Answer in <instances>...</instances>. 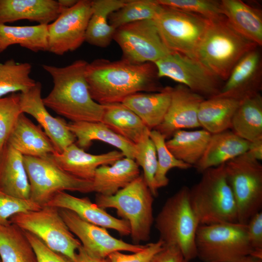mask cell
Listing matches in <instances>:
<instances>
[{
    "instance_id": "cell-1",
    "label": "cell",
    "mask_w": 262,
    "mask_h": 262,
    "mask_svg": "<svg viewBox=\"0 0 262 262\" xmlns=\"http://www.w3.org/2000/svg\"><path fill=\"white\" fill-rule=\"evenodd\" d=\"M85 77L92 98L101 105L122 102L136 93L158 92L164 88L155 64L150 62L98 59L87 63Z\"/></svg>"
},
{
    "instance_id": "cell-2",
    "label": "cell",
    "mask_w": 262,
    "mask_h": 262,
    "mask_svg": "<svg viewBox=\"0 0 262 262\" xmlns=\"http://www.w3.org/2000/svg\"><path fill=\"white\" fill-rule=\"evenodd\" d=\"M87 63L77 60L64 67L43 65L53 86L43 98L46 107L72 122H101L103 106L92 98L85 77Z\"/></svg>"
},
{
    "instance_id": "cell-3",
    "label": "cell",
    "mask_w": 262,
    "mask_h": 262,
    "mask_svg": "<svg viewBox=\"0 0 262 262\" xmlns=\"http://www.w3.org/2000/svg\"><path fill=\"white\" fill-rule=\"evenodd\" d=\"M258 47L237 33L224 17L210 21L195 59L225 82L238 62Z\"/></svg>"
},
{
    "instance_id": "cell-4",
    "label": "cell",
    "mask_w": 262,
    "mask_h": 262,
    "mask_svg": "<svg viewBox=\"0 0 262 262\" xmlns=\"http://www.w3.org/2000/svg\"><path fill=\"white\" fill-rule=\"evenodd\" d=\"M189 188L191 206L200 224L237 223V208L226 178L224 164L209 168Z\"/></svg>"
},
{
    "instance_id": "cell-5",
    "label": "cell",
    "mask_w": 262,
    "mask_h": 262,
    "mask_svg": "<svg viewBox=\"0 0 262 262\" xmlns=\"http://www.w3.org/2000/svg\"><path fill=\"white\" fill-rule=\"evenodd\" d=\"M154 221L164 245L177 246L188 262L197 257L196 237L200 224L190 202L188 187L182 186L166 200Z\"/></svg>"
},
{
    "instance_id": "cell-6",
    "label": "cell",
    "mask_w": 262,
    "mask_h": 262,
    "mask_svg": "<svg viewBox=\"0 0 262 262\" xmlns=\"http://www.w3.org/2000/svg\"><path fill=\"white\" fill-rule=\"evenodd\" d=\"M154 196L143 175L112 196L97 194L95 203L105 210L114 208L130 225L132 244H140L150 239L154 221L153 215Z\"/></svg>"
},
{
    "instance_id": "cell-7",
    "label": "cell",
    "mask_w": 262,
    "mask_h": 262,
    "mask_svg": "<svg viewBox=\"0 0 262 262\" xmlns=\"http://www.w3.org/2000/svg\"><path fill=\"white\" fill-rule=\"evenodd\" d=\"M196 245L202 262H228L253 253L246 225L238 222L199 225Z\"/></svg>"
},
{
    "instance_id": "cell-8",
    "label": "cell",
    "mask_w": 262,
    "mask_h": 262,
    "mask_svg": "<svg viewBox=\"0 0 262 262\" xmlns=\"http://www.w3.org/2000/svg\"><path fill=\"white\" fill-rule=\"evenodd\" d=\"M237 208L238 223L246 225L262 209V164L247 152L224 164Z\"/></svg>"
},
{
    "instance_id": "cell-9",
    "label": "cell",
    "mask_w": 262,
    "mask_h": 262,
    "mask_svg": "<svg viewBox=\"0 0 262 262\" xmlns=\"http://www.w3.org/2000/svg\"><path fill=\"white\" fill-rule=\"evenodd\" d=\"M9 221L38 237L49 248L75 262L82 245L69 230L58 209L45 206L41 209L12 216Z\"/></svg>"
},
{
    "instance_id": "cell-10",
    "label": "cell",
    "mask_w": 262,
    "mask_h": 262,
    "mask_svg": "<svg viewBox=\"0 0 262 262\" xmlns=\"http://www.w3.org/2000/svg\"><path fill=\"white\" fill-rule=\"evenodd\" d=\"M30 186V198L42 207L58 192H93L92 181L78 178L63 170L49 158L23 156Z\"/></svg>"
},
{
    "instance_id": "cell-11",
    "label": "cell",
    "mask_w": 262,
    "mask_h": 262,
    "mask_svg": "<svg viewBox=\"0 0 262 262\" xmlns=\"http://www.w3.org/2000/svg\"><path fill=\"white\" fill-rule=\"evenodd\" d=\"M153 20L162 40L171 51L195 59L196 48L209 20L164 6Z\"/></svg>"
},
{
    "instance_id": "cell-12",
    "label": "cell",
    "mask_w": 262,
    "mask_h": 262,
    "mask_svg": "<svg viewBox=\"0 0 262 262\" xmlns=\"http://www.w3.org/2000/svg\"><path fill=\"white\" fill-rule=\"evenodd\" d=\"M114 40L122 59L134 64L153 63L171 51L162 40L154 20L134 22L116 29Z\"/></svg>"
},
{
    "instance_id": "cell-13",
    "label": "cell",
    "mask_w": 262,
    "mask_h": 262,
    "mask_svg": "<svg viewBox=\"0 0 262 262\" xmlns=\"http://www.w3.org/2000/svg\"><path fill=\"white\" fill-rule=\"evenodd\" d=\"M160 78H169L205 99L218 95L224 83L196 60L171 52L154 63Z\"/></svg>"
},
{
    "instance_id": "cell-14",
    "label": "cell",
    "mask_w": 262,
    "mask_h": 262,
    "mask_svg": "<svg viewBox=\"0 0 262 262\" xmlns=\"http://www.w3.org/2000/svg\"><path fill=\"white\" fill-rule=\"evenodd\" d=\"M92 12L90 0H78L73 6L62 10L57 18L48 25V51L62 56L80 47L85 42Z\"/></svg>"
},
{
    "instance_id": "cell-15",
    "label": "cell",
    "mask_w": 262,
    "mask_h": 262,
    "mask_svg": "<svg viewBox=\"0 0 262 262\" xmlns=\"http://www.w3.org/2000/svg\"><path fill=\"white\" fill-rule=\"evenodd\" d=\"M59 210L69 230L77 237L86 252L92 256L107 258L116 251L135 253L142 250L146 246V245L128 243L115 238L106 229L85 221L70 210Z\"/></svg>"
},
{
    "instance_id": "cell-16",
    "label": "cell",
    "mask_w": 262,
    "mask_h": 262,
    "mask_svg": "<svg viewBox=\"0 0 262 262\" xmlns=\"http://www.w3.org/2000/svg\"><path fill=\"white\" fill-rule=\"evenodd\" d=\"M41 92L42 84L37 82L28 91L20 93L21 110L35 119L51 141L56 152L61 153L75 143L76 138L64 118L53 117L49 114L43 102Z\"/></svg>"
},
{
    "instance_id": "cell-17",
    "label": "cell",
    "mask_w": 262,
    "mask_h": 262,
    "mask_svg": "<svg viewBox=\"0 0 262 262\" xmlns=\"http://www.w3.org/2000/svg\"><path fill=\"white\" fill-rule=\"evenodd\" d=\"M262 90V59L258 47L238 62L216 96L242 101L260 94Z\"/></svg>"
},
{
    "instance_id": "cell-18",
    "label": "cell",
    "mask_w": 262,
    "mask_h": 262,
    "mask_svg": "<svg viewBox=\"0 0 262 262\" xmlns=\"http://www.w3.org/2000/svg\"><path fill=\"white\" fill-rule=\"evenodd\" d=\"M205 99L182 84L172 87L167 111L163 121L154 130L168 139L177 131L200 127L198 112Z\"/></svg>"
},
{
    "instance_id": "cell-19",
    "label": "cell",
    "mask_w": 262,
    "mask_h": 262,
    "mask_svg": "<svg viewBox=\"0 0 262 262\" xmlns=\"http://www.w3.org/2000/svg\"><path fill=\"white\" fill-rule=\"evenodd\" d=\"M45 206L70 210L88 223L115 230L122 236L130 235V227L127 221L110 215L87 197H78L65 191L59 192Z\"/></svg>"
},
{
    "instance_id": "cell-20",
    "label": "cell",
    "mask_w": 262,
    "mask_h": 262,
    "mask_svg": "<svg viewBox=\"0 0 262 262\" xmlns=\"http://www.w3.org/2000/svg\"><path fill=\"white\" fill-rule=\"evenodd\" d=\"M60 168L80 179L92 181L96 169L103 165H110L124 157L121 152L111 151L101 154L88 153L75 143L62 152L49 155Z\"/></svg>"
},
{
    "instance_id": "cell-21",
    "label": "cell",
    "mask_w": 262,
    "mask_h": 262,
    "mask_svg": "<svg viewBox=\"0 0 262 262\" xmlns=\"http://www.w3.org/2000/svg\"><path fill=\"white\" fill-rule=\"evenodd\" d=\"M62 9L55 0H0V23L26 19L38 24L49 25Z\"/></svg>"
},
{
    "instance_id": "cell-22",
    "label": "cell",
    "mask_w": 262,
    "mask_h": 262,
    "mask_svg": "<svg viewBox=\"0 0 262 262\" xmlns=\"http://www.w3.org/2000/svg\"><path fill=\"white\" fill-rule=\"evenodd\" d=\"M7 143L23 156L45 157L56 152L51 141L43 129L24 113L18 118Z\"/></svg>"
},
{
    "instance_id": "cell-23",
    "label": "cell",
    "mask_w": 262,
    "mask_h": 262,
    "mask_svg": "<svg viewBox=\"0 0 262 262\" xmlns=\"http://www.w3.org/2000/svg\"><path fill=\"white\" fill-rule=\"evenodd\" d=\"M249 143L230 130L212 134L202 157L194 167L202 173L209 168L225 164L246 153Z\"/></svg>"
},
{
    "instance_id": "cell-24",
    "label": "cell",
    "mask_w": 262,
    "mask_h": 262,
    "mask_svg": "<svg viewBox=\"0 0 262 262\" xmlns=\"http://www.w3.org/2000/svg\"><path fill=\"white\" fill-rule=\"evenodd\" d=\"M0 191L21 198L30 196L23 156L7 143L0 152Z\"/></svg>"
},
{
    "instance_id": "cell-25",
    "label": "cell",
    "mask_w": 262,
    "mask_h": 262,
    "mask_svg": "<svg viewBox=\"0 0 262 262\" xmlns=\"http://www.w3.org/2000/svg\"><path fill=\"white\" fill-rule=\"evenodd\" d=\"M221 8L230 26L241 35L262 45V12L241 0H222Z\"/></svg>"
},
{
    "instance_id": "cell-26",
    "label": "cell",
    "mask_w": 262,
    "mask_h": 262,
    "mask_svg": "<svg viewBox=\"0 0 262 262\" xmlns=\"http://www.w3.org/2000/svg\"><path fill=\"white\" fill-rule=\"evenodd\" d=\"M139 167L134 160L125 157L112 164L98 167L92 180L93 192L115 195L140 175Z\"/></svg>"
},
{
    "instance_id": "cell-27",
    "label": "cell",
    "mask_w": 262,
    "mask_h": 262,
    "mask_svg": "<svg viewBox=\"0 0 262 262\" xmlns=\"http://www.w3.org/2000/svg\"><path fill=\"white\" fill-rule=\"evenodd\" d=\"M172 88L166 86L158 92L136 93L125 98L122 103L151 131L157 127L164 117L170 105Z\"/></svg>"
},
{
    "instance_id": "cell-28",
    "label": "cell",
    "mask_w": 262,
    "mask_h": 262,
    "mask_svg": "<svg viewBox=\"0 0 262 262\" xmlns=\"http://www.w3.org/2000/svg\"><path fill=\"white\" fill-rule=\"evenodd\" d=\"M68 127L76 138L75 144L84 150L93 141L98 140L117 148L125 157L134 159L135 145L114 132L102 122H71L68 123Z\"/></svg>"
},
{
    "instance_id": "cell-29",
    "label": "cell",
    "mask_w": 262,
    "mask_h": 262,
    "mask_svg": "<svg viewBox=\"0 0 262 262\" xmlns=\"http://www.w3.org/2000/svg\"><path fill=\"white\" fill-rule=\"evenodd\" d=\"M241 101L214 96L200 104L198 119L200 127L211 134L230 130L234 115Z\"/></svg>"
},
{
    "instance_id": "cell-30",
    "label": "cell",
    "mask_w": 262,
    "mask_h": 262,
    "mask_svg": "<svg viewBox=\"0 0 262 262\" xmlns=\"http://www.w3.org/2000/svg\"><path fill=\"white\" fill-rule=\"evenodd\" d=\"M126 0H92V12L85 41L100 48L108 47L113 40L115 29L109 23V16L123 6Z\"/></svg>"
},
{
    "instance_id": "cell-31",
    "label": "cell",
    "mask_w": 262,
    "mask_h": 262,
    "mask_svg": "<svg viewBox=\"0 0 262 262\" xmlns=\"http://www.w3.org/2000/svg\"><path fill=\"white\" fill-rule=\"evenodd\" d=\"M101 121L115 133L136 144L148 129L142 120L122 102L103 105Z\"/></svg>"
},
{
    "instance_id": "cell-32",
    "label": "cell",
    "mask_w": 262,
    "mask_h": 262,
    "mask_svg": "<svg viewBox=\"0 0 262 262\" xmlns=\"http://www.w3.org/2000/svg\"><path fill=\"white\" fill-rule=\"evenodd\" d=\"M14 45L34 52L48 51V25L10 26L0 23V53Z\"/></svg>"
},
{
    "instance_id": "cell-33",
    "label": "cell",
    "mask_w": 262,
    "mask_h": 262,
    "mask_svg": "<svg viewBox=\"0 0 262 262\" xmlns=\"http://www.w3.org/2000/svg\"><path fill=\"white\" fill-rule=\"evenodd\" d=\"M230 130L249 142L262 138L261 93L241 101L233 117Z\"/></svg>"
},
{
    "instance_id": "cell-34",
    "label": "cell",
    "mask_w": 262,
    "mask_h": 262,
    "mask_svg": "<svg viewBox=\"0 0 262 262\" xmlns=\"http://www.w3.org/2000/svg\"><path fill=\"white\" fill-rule=\"evenodd\" d=\"M211 135L203 129L180 130L174 132L165 143L176 158L194 166L202 157Z\"/></svg>"
},
{
    "instance_id": "cell-35",
    "label": "cell",
    "mask_w": 262,
    "mask_h": 262,
    "mask_svg": "<svg viewBox=\"0 0 262 262\" xmlns=\"http://www.w3.org/2000/svg\"><path fill=\"white\" fill-rule=\"evenodd\" d=\"M0 260L1 262H37L24 231L10 222L0 225Z\"/></svg>"
},
{
    "instance_id": "cell-36",
    "label": "cell",
    "mask_w": 262,
    "mask_h": 262,
    "mask_svg": "<svg viewBox=\"0 0 262 262\" xmlns=\"http://www.w3.org/2000/svg\"><path fill=\"white\" fill-rule=\"evenodd\" d=\"M31 70L28 63H17L13 59L0 63V98L24 93L33 87L36 82L30 77Z\"/></svg>"
},
{
    "instance_id": "cell-37",
    "label": "cell",
    "mask_w": 262,
    "mask_h": 262,
    "mask_svg": "<svg viewBox=\"0 0 262 262\" xmlns=\"http://www.w3.org/2000/svg\"><path fill=\"white\" fill-rule=\"evenodd\" d=\"M162 8L157 0H126L122 7L109 17L115 29L124 25L145 20H153Z\"/></svg>"
},
{
    "instance_id": "cell-38",
    "label": "cell",
    "mask_w": 262,
    "mask_h": 262,
    "mask_svg": "<svg viewBox=\"0 0 262 262\" xmlns=\"http://www.w3.org/2000/svg\"><path fill=\"white\" fill-rule=\"evenodd\" d=\"M149 136L156 147L157 157V168L155 175L156 188L167 186L169 179L167 177L168 172L171 169L177 168L186 170L192 167L175 157L167 148L165 136L156 130L150 131Z\"/></svg>"
},
{
    "instance_id": "cell-39",
    "label": "cell",
    "mask_w": 262,
    "mask_h": 262,
    "mask_svg": "<svg viewBox=\"0 0 262 262\" xmlns=\"http://www.w3.org/2000/svg\"><path fill=\"white\" fill-rule=\"evenodd\" d=\"M150 130H147L135 145L134 161L143 170V176L154 197L158 195L155 182L157 168L156 147L149 136Z\"/></svg>"
},
{
    "instance_id": "cell-40",
    "label": "cell",
    "mask_w": 262,
    "mask_h": 262,
    "mask_svg": "<svg viewBox=\"0 0 262 262\" xmlns=\"http://www.w3.org/2000/svg\"><path fill=\"white\" fill-rule=\"evenodd\" d=\"M162 6L197 14L210 21L224 18L220 1L215 0H157Z\"/></svg>"
},
{
    "instance_id": "cell-41",
    "label": "cell",
    "mask_w": 262,
    "mask_h": 262,
    "mask_svg": "<svg viewBox=\"0 0 262 262\" xmlns=\"http://www.w3.org/2000/svg\"><path fill=\"white\" fill-rule=\"evenodd\" d=\"M22 113H23L20 106V93L0 98V152Z\"/></svg>"
},
{
    "instance_id": "cell-42",
    "label": "cell",
    "mask_w": 262,
    "mask_h": 262,
    "mask_svg": "<svg viewBox=\"0 0 262 262\" xmlns=\"http://www.w3.org/2000/svg\"><path fill=\"white\" fill-rule=\"evenodd\" d=\"M42 207L30 198L16 197L0 191V225L9 223L10 218L16 214Z\"/></svg>"
},
{
    "instance_id": "cell-43",
    "label": "cell",
    "mask_w": 262,
    "mask_h": 262,
    "mask_svg": "<svg viewBox=\"0 0 262 262\" xmlns=\"http://www.w3.org/2000/svg\"><path fill=\"white\" fill-rule=\"evenodd\" d=\"M163 246V242L159 239L155 242L146 245L145 247L139 251L131 254L116 251L110 254L108 258L110 262H150Z\"/></svg>"
},
{
    "instance_id": "cell-44",
    "label": "cell",
    "mask_w": 262,
    "mask_h": 262,
    "mask_svg": "<svg viewBox=\"0 0 262 262\" xmlns=\"http://www.w3.org/2000/svg\"><path fill=\"white\" fill-rule=\"evenodd\" d=\"M24 232L33 249L37 262H72L66 256L49 248L36 236L29 232Z\"/></svg>"
},
{
    "instance_id": "cell-45",
    "label": "cell",
    "mask_w": 262,
    "mask_h": 262,
    "mask_svg": "<svg viewBox=\"0 0 262 262\" xmlns=\"http://www.w3.org/2000/svg\"><path fill=\"white\" fill-rule=\"evenodd\" d=\"M248 242L253 249L252 255L262 258V211L254 214L246 224Z\"/></svg>"
},
{
    "instance_id": "cell-46",
    "label": "cell",
    "mask_w": 262,
    "mask_h": 262,
    "mask_svg": "<svg viewBox=\"0 0 262 262\" xmlns=\"http://www.w3.org/2000/svg\"><path fill=\"white\" fill-rule=\"evenodd\" d=\"M150 262H188L176 246L164 245Z\"/></svg>"
},
{
    "instance_id": "cell-47",
    "label": "cell",
    "mask_w": 262,
    "mask_h": 262,
    "mask_svg": "<svg viewBox=\"0 0 262 262\" xmlns=\"http://www.w3.org/2000/svg\"><path fill=\"white\" fill-rule=\"evenodd\" d=\"M75 262H110L108 258H98L89 255L81 246L78 249L76 255Z\"/></svg>"
},
{
    "instance_id": "cell-48",
    "label": "cell",
    "mask_w": 262,
    "mask_h": 262,
    "mask_svg": "<svg viewBox=\"0 0 262 262\" xmlns=\"http://www.w3.org/2000/svg\"><path fill=\"white\" fill-rule=\"evenodd\" d=\"M248 154L253 159L260 162L262 160V138L249 143Z\"/></svg>"
},
{
    "instance_id": "cell-49",
    "label": "cell",
    "mask_w": 262,
    "mask_h": 262,
    "mask_svg": "<svg viewBox=\"0 0 262 262\" xmlns=\"http://www.w3.org/2000/svg\"><path fill=\"white\" fill-rule=\"evenodd\" d=\"M228 262H262V258L249 254Z\"/></svg>"
},
{
    "instance_id": "cell-50",
    "label": "cell",
    "mask_w": 262,
    "mask_h": 262,
    "mask_svg": "<svg viewBox=\"0 0 262 262\" xmlns=\"http://www.w3.org/2000/svg\"><path fill=\"white\" fill-rule=\"evenodd\" d=\"M77 0H58V2L62 10L69 8L73 6L77 2Z\"/></svg>"
},
{
    "instance_id": "cell-51",
    "label": "cell",
    "mask_w": 262,
    "mask_h": 262,
    "mask_svg": "<svg viewBox=\"0 0 262 262\" xmlns=\"http://www.w3.org/2000/svg\"><path fill=\"white\" fill-rule=\"evenodd\" d=\"M202 262L200 261V262Z\"/></svg>"
},
{
    "instance_id": "cell-52",
    "label": "cell",
    "mask_w": 262,
    "mask_h": 262,
    "mask_svg": "<svg viewBox=\"0 0 262 262\" xmlns=\"http://www.w3.org/2000/svg\"></svg>"
}]
</instances>
